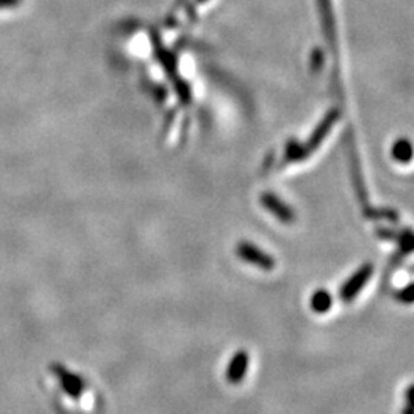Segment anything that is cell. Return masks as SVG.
<instances>
[{"mask_svg":"<svg viewBox=\"0 0 414 414\" xmlns=\"http://www.w3.org/2000/svg\"><path fill=\"white\" fill-rule=\"evenodd\" d=\"M236 255H238L242 261L256 265V267L263 270H273L276 265L273 256L263 252L261 249H258L250 242H240L238 247H236Z\"/></svg>","mask_w":414,"mask_h":414,"instance_id":"1","label":"cell"},{"mask_svg":"<svg viewBox=\"0 0 414 414\" xmlns=\"http://www.w3.org/2000/svg\"><path fill=\"white\" fill-rule=\"evenodd\" d=\"M373 275V265L367 263L362 265V267L354 273V275H351L349 279L345 281V284L342 285L341 288V298L347 302H350L351 299H354L359 295V292L362 290V287H364L368 279L372 278Z\"/></svg>","mask_w":414,"mask_h":414,"instance_id":"2","label":"cell"},{"mask_svg":"<svg viewBox=\"0 0 414 414\" xmlns=\"http://www.w3.org/2000/svg\"><path fill=\"white\" fill-rule=\"evenodd\" d=\"M249 368V354L247 351L240 350L238 353H235V356L232 358L231 364H229L226 370V379L231 383H240L244 378H246Z\"/></svg>","mask_w":414,"mask_h":414,"instance_id":"3","label":"cell"},{"mask_svg":"<svg viewBox=\"0 0 414 414\" xmlns=\"http://www.w3.org/2000/svg\"><path fill=\"white\" fill-rule=\"evenodd\" d=\"M56 372H57L58 378H60L62 387H63V390L66 391V393L77 397L81 393V390H83V386H85L83 379H81L80 376H77V374L66 372L63 367H57Z\"/></svg>","mask_w":414,"mask_h":414,"instance_id":"4","label":"cell"},{"mask_svg":"<svg viewBox=\"0 0 414 414\" xmlns=\"http://www.w3.org/2000/svg\"><path fill=\"white\" fill-rule=\"evenodd\" d=\"M331 304H333V299H331V295L327 290H316L312 295V299H310V307H312L315 313L320 315L329 312Z\"/></svg>","mask_w":414,"mask_h":414,"instance_id":"5","label":"cell"},{"mask_svg":"<svg viewBox=\"0 0 414 414\" xmlns=\"http://www.w3.org/2000/svg\"><path fill=\"white\" fill-rule=\"evenodd\" d=\"M264 201H265V206H267L279 220L287 221V223L293 220V215L290 213V210H288L287 207H284L283 204H279L276 199H272L270 197H267V198H264Z\"/></svg>","mask_w":414,"mask_h":414,"instance_id":"6","label":"cell"},{"mask_svg":"<svg viewBox=\"0 0 414 414\" xmlns=\"http://www.w3.org/2000/svg\"><path fill=\"white\" fill-rule=\"evenodd\" d=\"M22 0H0V10H5V8H14V6H17Z\"/></svg>","mask_w":414,"mask_h":414,"instance_id":"7","label":"cell"}]
</instances>
